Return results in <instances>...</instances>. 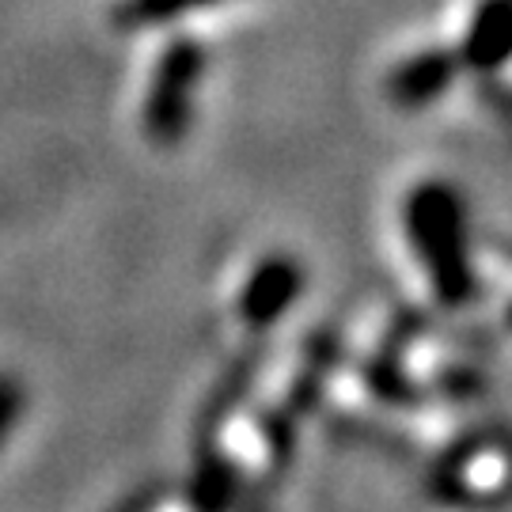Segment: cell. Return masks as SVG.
I'll return each instance as SVG.
<instances>
[{
    "mask_svg": "<svg viewBox=\"0 0 512 512\" xmlns=\"http://www.w3.org/2000/svg\"><path fill=\"white\" fill-rule=\"evenodd\" d=\"M403 228L410 251L429 277L433 300L448 311L471 308L482 293L467 243V213L456 186L429 179L418 183L403 202Z\"/></svg>",
    "mask_w": 512,
    "mask_h": 512,
    "instance_id": "cell-1",
    "label": "cell"
},
{
    "mask_svg": "<svg viewBox=\"0 0 512 512\" xmlns=\"http://www.w3.org/2000/svg\"><path fill=\"white\" fill-rule=\"evenodd\" d=\"M205 69H209V50L198 38L179 35L164 46L141 107V126L152 145L175 148L186 141V133L194 126V92L202 84Z\"/></svg>",
    "mask_w": 512,
    "mask_h": 512,
    "instance_id": "cell-2",
    "label": "cell"
},
{
    "mask_svg": "<svg viewBox=\"0 0 512 512\" xmlns=\"http://www.w3.org/2000/svg\"><path fill=\"white\" fill-rule=\"evenodd\" d=\"M425 330H429V311L399 308L391 315L384 338L357 368L361 384L376 403L391 406V410H418L429 403L425 384L406 368V353L425 338Z\"/></svg>",
    "mask_w": 512,
    "mask_h": 512,
    "instance_id": "cell-3",
    "label": "cell"
},
{
    "mask_svg": "<svg viewBox=\"0 0 512 512\" xmlns=\"http://www.w3.org/2000/svg\"><path fill=\"white\" fill-rule=\"evenodd\" d=\"M505 448H512V429L501 425V421H490V425H478V429L459 433L429 463V471H425V494L433 497V501H444V505H467V501H475V467L490 452H505Z\"/></svg>",
    "mask_w": 512,
    "mask_h": 512,
    "instance_id": "cell-4",
    "label": "cell"
},
{
    "mask_svg": "<svg viewBox=\"0 0 512 512\" xmlns=\"http://www.w3.org/2000/svg\"><path fill=\"white\" fill-rule=\"evenodd\" d=\"M304 293V266L293 255H266L255 262V270L247 274L236 300L239 323L251 334L266 330L285 319V311L296 304V296Z\"/></svg>",
    "mask_w": 512,
    "mask_h": 512,
    "instance_id": "cell-5",
    "label": "cell"
},
{
    "mask_svg": "<svg viewBox=\"0 0 512 512\" xmlns=\"http://www.w3.org/2000/svg\"><path fill=\"white\" fill-rule=\"evenodd\" d=\"M262 365H266V346L262 342H247L236 357L224 365L213 387L205 391L202 406H198V418H194V448L198 444H213L220 440L224 425L236 418V410L255 391L258 376H262Z\"/></svg>",
    "mask_w": 512,
    "mask_h": 512,
    "instance_id": "cell-6",
    "label": "cell"
},
{
    "mask_svg": "<svg viewBox=\"0 0 512 512\" xmlns=\"http://www.w3.org/2000/svg\"><path fill=\"white\" fill-rule=\"evenodd\" d=\"M346 361V334L338 323H319L304 338V353H300V368H296L293 384L285 391V406L293 410L300 421L319 414V406L327 399L330 380L338 376V368Z\"/></svg>",
    "mask_w": 512,
    "mask_h": 512,
    "instance_id": "cell-7",
    "label": "cell"
},
{
    "mask_svg": "<svg viewBox=\"0 0 512 512\" xmlns=\"http://www.w3.org/2000/svg\"><path fill=\"white\" fill-rule=\"evenodd\" d=\"M459 69H463V65H459L456 50L429 46V50H418V54L403 57V61L384 76V95L399 110L433 107L440 95L452 92Z\"/></svg>",
    "mask_w": 512,
    "mask_h": 512,
    "instance_id": "cell-8",
    "label": "cell"
},
{
    "mask_svg": "<svg viewBox=\"0 0 512 512\" xmlns=\"http://www.w3.org/2000/svg\"><path fill=\"white\" fill-rule=\"evenodd\" d=\"M456 54L478 76L501 73L512 61V0H478Z\"/></svg>",
    "mask_w": 512,
    "mask_h": 512,
    "instance_id": "cell-9",
    "label": "cell"
},
{
    "mask_svg": "<svg viewBox=\"0 0 512 512\" xmlns=\"http://www.w3.org/2000/svg\"><path fill=\"white\" fill-rule=\"evenodd\" d=\"M243 467L232 456L220 452V444H198V456H194V471L186 482V501L202 512H220L232 509L236 501H243Z\"/></svg>",
    "mask_w": 512,
    "mask_h": 512,
    "instance_id": "cell-10",
    "label": "cell"
},
{
    "mask_svg": "<svg viewBox=\"0 0 512 512\" xmlns=\"http://www.w3.org/2000/svg\"><path fill=\"white\" fill-rule=\"evenodd\" d=\"M330 433L334 437L349 440V444H368V448H376L380 456L395 459V463H414L418 459V444L399 433V429H391L384 421H372L365 414H346V410H338V414H330Z\"/></svg>",
    "mask_w": 512,
    "mask_h": 512,
    "instance_id": "cell-11",
    "label": "cell"
},
{
    "mask_svg": "<svg viewBox=\"0 0 512 512\" xmlns=\"http://www.w3.org/2000/svg\"><path fill=\"white\" fill-rule=\"evenodd\" d=\"M300 425H304V421L296 418L285 403L255 410V429H258V437H262V444H266L274 482L296 463V452H300Z\"/></svg>",
    "mask_w": 512,
    "mask_h": 512,
    "instance_id": "cell-12",
    "label": "cell"
},
{
    "mask_svg": "<svg viewBox=\"0 0 512 512\" xmlns=\"http://www.w3.org/2000/svg\"><path fill=\"white\" fill-rule=\"evenodd\" d=\"M425 391H429V399L467 406V403H478V399L490 391V380H486V372L478 365H471V361H448V365H437L429 372Z\"/></svg>",
    "mask_w": 512,
    "mask_h": 512,
    "instance_id": "cell-13",
    "label": "cell"
},
{
    "mask_svg": "<svg viewBox=\"0 0 512 512\" xmlns=\"http://www.w3.org/2000/svg\"><path fill=\"white\" fill-rule=\"evenodd\" d=\"M213 4H220V0H122L114 19L126 31H137V27H160L171 19H183L198 8H213Z\"/></svg>",
    "mask_w": 512,
    "mask_h": 512,
    "instance_id": "cell-14",
    "label": "cell"
},
{
    "mask_svg": "<svg viewBox=\"0 0 512 512\" xmlns=\"http://www.w3.org/2000/svg\"><path fill=\"white\" fill-rule=\"evenodd\" d=\"M23 410H27V387L19 384V376H12V372H0V448L12 437Z\"/></svg>",
    "mask_w": 512,
    "mask_h": 512,
    "instance_id": "cell-15",
    "label": "cell"
},
{
    "mask_svg": "<svg viewBox=\"0 0 512 512\" xmlns=\"http://www.w3.org/2000/svg\"><path fill=\"white\" fill-rule=\"evenodd\" d=\"M505 327L512 330V304H509V308H505Z\"/></svg>",
    "mask_w": 512,
    "mask_h": 512,
    "instance_id": "cell-16",
    "label": "cell"
}]
</instances>
